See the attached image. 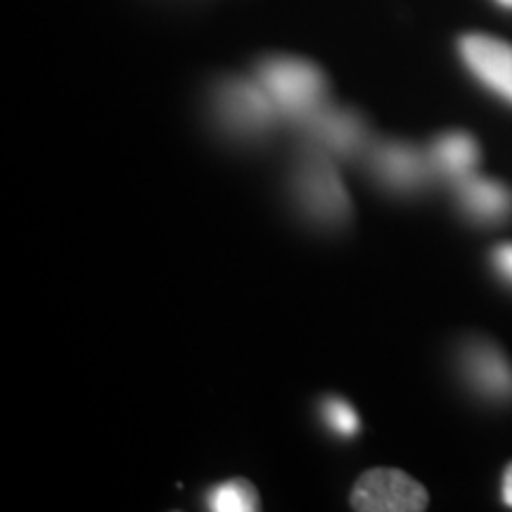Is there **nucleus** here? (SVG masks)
<instances>
[{"mask_svg": "<svg viewBox=\"0 0 512 512\" xmlns=\"http://www.w3.org/2000/svg\"><path fill=\"white\" fill-rule=\"evenodd\" d=\"M256 81L271 95L280 117L294 126L328 105V83L323 72L299 57H268L256 69Z\"/></svg>", "mask_w": 512, "mask_h": 512, "instance_id": "1", "label": "nucleus"}, {"mask_svg": "<svg viewBox=\"0 0 512 512\" xmlns=\"http://www.w3.org/2000/svg\"><path fill=\"white\" fill-rule=\"evenodd\" d=\"M294 200L313 223L337 228L349 219L351 202L335 164L323 152L311 150L294 171Z\"/></svg>", "mask_w": 512, "mask_h": 512, "instance_id": "2", "label": "nucleus"}, {"mask_svg": "<svg viewBox=\"0 0 512 512\" xmlns=\"http://www.w3.org/2000/svg\"><path fill=\"white\" fill-rule=\"evenodd\" d=\"M214 112L219 124L235 138H259L280 119L278 107L259 81L230 79L216 88Z\"/></svg>", "mask_w": 512, "mask_h": 512, "instance_id": "3", "label": "nucleus"}, {"mask_svg": "<svg viewBox=\"0 0 512 512\" xmlns=\"http://www.w3.org/2000/svg\"><path fill=\"white\" fill-rule=\"evenodd\" d=\"M430 498L420 482L394 467H375L358 479L351 505L363 512H420Z\"/></svg>", "mask_w": 512, "mask_h": 512, "instance_id": "4", "label": "nucleus"}, {"mask_svg": "<svg viewBox=\"0 0 512 512\" xmlns=\"http://www.w3.org/2000/svg\"><path fill=\"white\" fill-rule=\"evenodd\" d=\"M297 128L311 150L323 152L330 159L356 157L368 147V128L351 110L323 105Z\"/></svg>", "mask_w": 512, "mask_h": 512, "instance_id": "5", "label": "nucleus"}, {"mask_svg": "<svg viewBox=\"0 0 512 512\" xmlns=\"http://www.w3.org/2000/svg\"><path fill=\"white\" fill-rule=\"evenodd\" d=\"M370 171L384 188L394 192H418L434 174L430 155L406 143H380L370 150Z\"/></svg>", "mask_w": 512, "mask_h": 512, "instance_id": "6", "label": "nucleus"}, {"mask_svg": "<svg viewBox=\"0 0 512 512\" xmlns=\"http://www.w3.org/2000/svg\"><path fill=\"white\" fill-rule=\"evenodd\" d=\"M458 48L465 67L512 105V43L486 34H467L460 38Z\"/></svg>", "mask_w": 512, "mask_h": 512, "instance_id": "7", "label": "nucleus"}, {"mask_svg": "<svg viewBox=\"0 0 512 512\" xmlns=\"http://www.w3.org/2000/svg\"><path fill=\"white\" fill-rule=\"evenodd\" d=\"M467 384L489 401L512 399V366L505 354L486 339L470 342L460 356Z\"/></svg>", "mask_w": 512, "mask_h": 512, "instance_id": "8", "label": "nucleus"}, {"mask_svg": "<svg viewBox=\"0 0 512 512\" xmlns=\"http://www.w3.org/2000/svg\"><path fill=\"white\" fill-rule=\"evenodd\" d=\"M456 192L465 214L479 223H498L508 219L512 211V192L491 178L470 174L456 181Z\"/></svg>", "mask_w": 512, "mask_h": 512, "instance_id": "9", "label": "nucleus"}, {"mask_svg": "<svg viewBox=\"0 0 512 512\" xmlns=\"http://www.w3.org/2000/svg\"><path fill=\"white\" fill-rule=\"evenodd\" d=\"M430 162L437 176H446L448 181H460V178L470 176L479 162V147L475 138L467 133H446L434 140L430 147Z\"/></svg>", "mask_w": 512, "mask_h": 512, "instance_id": "10", "label": "nucleus"}, {"mask_svg": "<svg viewBox=\"0 0 512 512\" xmlns=\"http://www.w3.org/2000/svg\"><path fill=\"white\" fill-rule=\"evenodd\" d=\"M207 508L214 512H254L259 510V494L247 479H230L207 491Z\"/></svg>", "mask_w": 512, "mask_h": 512, "instance_id": "11", "label": "nucleus"}, {"mask_svg": "<svg viewBox=\"0 0 512 512\" xmlns=\"http://www.w3.org/2000/svg\"><path fill=\"white\" fill-rule=\"evenodd\" d=\"M320 415H323L325 427H328L332 434H337L339 439L356 437L358 427H361L354 406H351V403H347V401L337 399V396H332V399L323 401V406H320Z\"/></svg>", "mask_w": 512, "mask_h": 512, "instance_id": "12", "label": "nucleus"}, {"mask_svg": "<svg viewBox=\"0 0 512 512\" xmlns=\"http://www.w3.org/2000/svg\"><path fill=\"white\" fill-rule=\"evenodd\" d=\"M494 266L505 283L512 285V242H505V245L496 247Z\"/></svg>", "mask_w": 512, "mask_h": 512, "instance_id": "13", "label": "nucleus"}, {"mask_svg": "<svg viewBox=\"0 0 512 512\" xmlns=\"http://www.w3.org/2000/svg\"><path fill=\"white\" fill-rule=\"evenodd\" d=\"M503 501L508 508H512V463L508 465V470H505V477H503Z\"/></svg>", "mask_w": 512, "mask_h": 512, "instance_id": "14", "label": "nucleus"}, {"mask_svg": "<svg viewBox=\"0 0 512 512\" xmlns=\"http://www.w3.org/2000/svg\"><path fill=\"white\" fill-rule=\"evenodd\" d=\"M498 5H501V8H505V10H512V0H496Z\"/></svg>", "mask_w": 512, "mask_h": 512, "instance_id": "15", "label": "nucleus"}]
</instances>
